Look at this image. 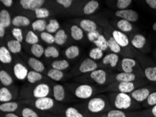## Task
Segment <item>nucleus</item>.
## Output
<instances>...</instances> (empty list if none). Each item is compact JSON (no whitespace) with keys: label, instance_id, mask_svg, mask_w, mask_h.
<instances>
[{"label":"nucleus","instance_id":"nucleus-13","mask_svg":"<svg viewBox=\"0 0 156 117\" xmlns=\"http://www.w3.org/2000/svg\"><path fill=\"white\" fill-rule=\"evenodd\" d=\"M13 73L18 79L24 80L27 77L29 72L25 65L21 63H17L13 66Z\"/></svg>","mask_w":156,"mask_h":117},{"label":"nucleus","instance_id":"nucleus-26","mask_svg":"<svg viewBox=\"0 0 156 117\" xmlns=\"http://www.w3.org/2000/svg\"><path fill=\"white\" fill-rule=\"evenodd\" d=\"M117 27L120 31L122 32H130L133 30V26H132L131 22L128 20L121 19L117 23Z\"/></svg>","mask_w":156,"mask_h":117},{"label":"nucleus","instance_id":"nucleus-46","mask_svg":"<svg viewBox=\"0 0 156 117\" xmlns=\"http://www.w3.org/2000/svg\"><path fill=\"white\" fill-rule=\"evenodd\" d=\"M66 117H84L81 113L78 111L74 107H70L66 109L65 111Z\"/></svg>","mask_w":156,"mask_h":117},{"label":"nucleus","instance_id":"nucleus-60","mask_svg":"<svg viewBox=\"0 0 156 117\" xmlns=\"http://www.w3.org/2000/svg\"><path fill=\"white\" fill-rule=\"evenodd\" d=\"M4 117H19V116L17 115V114H13V112H11V113H7Z\"/></svg>","mask_w":156,"mask_h":117},{"label":"nucleus","instance_id":"nucleus-11","mask_svg":"<svg viewBox=\"0 0 156 117\" xmlns=\"http://www.w3.org/2000/svg\"><path fill=\"white\" fill-rule=\"evenodd\" d=\"M112 37L119 44L121 48H125L129 46V40L127 36L124 32L119 30H113L112 32Z\"/></svg>","mask_w":156,"mask_h":117},{"label":"nucleus","instance_id":"nucleus-38","mask_svg":"<svg viewBox=\"0 0 156 117\" xmlns=\"http://www.w3.org/2000/svg\"><path fill=\"white\" fill-rule=\"evenodd\" d=\"M94 44L96 45L97 47L100 48L103 51H105L108 49V39H106L105 36L102 35L99 37L98 39L94 42Z\"/></svg>","mask_w":156,"mask_h":117},{"label":"nucleus","instance_id":"nucleus-43","mask_svg":"<svg viewBox=\"0 0 156 117\" xmlns=\"http://www.w3.org/2000/svg\"><path fill=\"white\" fill-rule=\"evenodd\" d=\"M25 41L27 44L34 45L38 44V42H39V38H38L37 35L33 31H29L27 35H26Z\"/></svg>","mask_w":156,"mask_h":117},{"label":"nucleus","instance_id":"nucleus-56","mask_svg":"<svg viewBox=\"0 0 156 117\" xmlns=\"http://www.w3.org/2000/svg\"><path fill=\"white\" fill-rule=\"evenodd\" d=\"M147 5L153 9H156V0H146Z\"/></svg>","mask_w":156,"mask_h":117},{"label":"nucleus","instance_id":"nucleus-33","mask_svg":"<svg viewBox=\"0 0 156 117\" xmlns=\"http://www.w3.org/2000/svg\"><path fill=\"white\" fill-rule=\"evenodd\" d=\"M13 98L12 94L10 90L6 87H2L0 89V102H10Z\"/></svg>","mask_w":156,"mask_h":117},{"label":"nucleus","instance_id":"nucleus-44","mask_svg":"<svg viewBox=\"0 0 156 117\" xmlns=\"http://www.w3.org/2000/svg\"><path fill=\"white\" fill-rule=\"evenodd\" d=\"M107 117H129L128 114L123 110L119 109H111L108 112Z\"/></svg>","mask_w":156,"mask_h":117},{"label":"nucleus","instance_id":"nucleus-53","mask_svg":"<svg viewBox=\"0 0 156 117\" xmlns=\"http://www.w3.org/2000/svg\"><path fill=\"white\" fill-rule=\"evenodd\" d=\"M100 35H101L100 33L99 32L98 30H94V31H92V32H87V37L90 42L94 43L97 39H98Z\"/></svg>","mask_w":156,"mask_h":117},{"label":"nucleus","instance_id":"nucleus-49","mask_svg":"<svg viewBox=\"0 0 156 117\" xmlns=\"http://www.w3.org/2000/svg\"><path fill=\"white\" fill-rule=\"evenodd\" d=\"M132 0H117L116 6L119 10L127 9V7L130 5Z\"/></svg>","mask_w":156,"mask_h":117},{"label":"nucleus","instance_id":"nucleus-48","mask_svg":"<svg viewBox=\"0 0 156 117\" xmlns=\"http://www.w3.org/2000/svg\"><path fill=\"white\" fill-rule=\"evenodd\" d=\"M144 106L146 107H153L156 104V90H154L148 95V98L145 101Z\"/></svg>","mask_w":156,"mask_h":117},{"label":"nucleus","instance_id":"nucleus-29","mask_svg":"<svg viewBox=\"0 0 156 117\" xmlns=\"http://www.w3.org/2000/svg\"><path fill=\"white\" fill-rule=\"evenodd\" d=\"M47 76L49 78H51V79L55 81V82H60L64 77V73L62 72V71L52 68L48 71Z\"/></svg>","mask_w":156,"mask_h":117},{"label":"nucleus","instance_id":"nucleus-55","mask_svg":"<svg viewBox=\"0 0 156 117\" xmlns=\"http://www.w3.org/2000/svg\"><path fill=\"white\" fill-rule=\"evenodd\" d=\"M32 0H20V4L23 9H29V7Z\"/></svg>","mask_w":156,"mask_h":117},{"label":"nucleus","instance_id":"nucleus-45","mask_svg":"<svg viewBox=\"0 0 156 117\" xmlns=\"http://www.w3.org/2000/svg\"><path fill=\"white\" fill-rule=\"evenodd\" d=\"M35 16L38 19H44L48 18L50 15V11L46 8H39L34 11Z\"/></svg>","mask_w":156,"mask_h":117},{"label":"nucleus","instance_id":"nucleus-47","mask_svg":"<svg viewBox=\"0 0 156 117\" xmlns=\"http://www.w3.org/2000/svg\"><path fill=\"white\" fill-rule=\"evenodd\" d=\"M40 36H41V39L46 42V44H52L53 43H55V36H53L51 33L48 32H42Z\"/></svg>","mask_w":156,"mask_h":117},{"label":"nucleus","instance_id":"nucleus-36","mask_svg":"<svg viewBox=\"0 0 156 117\" xmlns=\"http://www.w3.org/2000/svg\"><path fill=\"white\" fill-rule=\"evenodd\" d=\"M30 51H31V53H32L33 56L36 57L37 58H39L44 55V51L45 49L44 47L39 44H36L34 45H32L31 49H30Z\"/></svg>","mask_w":156,"mask_h":117},{"label":"nucleus","instance_id":"nucleus-17","mask_svg":"<svg viewBox=\"0 0 156 117\" xmlns=\"http://www.w3.org/2000/svg\"><path fill=\"white\" fill-rule=\"evenodd\" d=\"M131 44L136 49H142L146 44V39L144 35H135L131 40Z\"/></svg>","mask_w":156,"mask_h":117},{"label":"nucleus","instance_id":"nucleus-2","mask_svg":"<svg viewBox=\"0 0 156 117\" xmlns=\"http://www.w3.org/2000/svg\"><path fill=\"white\" fill-rule=\"evenodd\" d=\"M120 67L122 71L127 73H134L136 75V74H139V75H143L144 76V74L143 71H140L136 70L138 68V64L135 60L131 58H124L121 60L120 63Z\"/></svg>","mask_w":156,"mask_h":117},{"label":"nucleus","instance_id":"nucleus-3","mask_svg":"<svg viewBox=\"0 0 156 117\" xmlns=\"http://www.w3.org/2000/svg\"><path fill=\"white\" fill-rule=\"evenodd\" d=\"M154 89L155 88L151 86L138 88L130 93L129 95H131L133 100L137 102L138 103H139V102H144L146 99L148 98V95L151 94V93L154 91Z\"/></svg>","mask_w":156,"mask_h":117},{"label":"nucleus","instance_id":"nucleus-42","mask_svg":"<svg viewBox=\"0 0 156 117\" xmlns=\"http://www.w3.org/2000/svg\"><path fill=\"white\" fill-rule=\"evenodd\" d=\"M60 28V24L58 21L55 19H51L49 21V23L46 26V30L49 33H55L57 32Z\"/></svg>","mask_w":156,"mask_h":117},{"label":"nucleus","instance_id":"nucleus-31","mask_svg":"<svg viewBox=\"0 0 156 117\" xmlns=\"http://www.w3.org/2000/svg\"><path fill=\"white\" fill-rule=\"evenodd\" d=\"M71 36L76 41H80L83 37V32L81 27H78L77 25H73L71 27Z\"/></svg>","mask_w":156,"mask_h":117},{"label":"nucleus","instance_id":"nucleus-28","mask_svg":"<svg viewBox=\"0 0 156 117\" xmlns=\"http://www.w3.org/2000/svg\"><path fill=\"white\" fill-rule=\"evenodd\" d=\"M7 48L12 53H18L22 50V46H21L20 42L16 39L10 40L7 42Z\"/></svg>","mask_w":156,"mask_h":117},{"label":"nucleus","instance_id":"nucleus-27","mask_svg":"<svg viewBox=\"0 0 156 117\" xmlns=\"http://www.w3.org/2000/svg\"><path fill=\"white\" fill-rule=\"evenodd\" d=\"M80 50L77 46H70L65 50V54L68 59H74L79 56Z\"/></svg>","mask_w":156,"mask_h":117},{"label":"nucleus","instance_id":"nucleus-24","mask_svg":"<svg viewBox=\"0 0 156 117\" xmlns=\"http://www.w3.org/2000/svg\"><path fill=\"white\" fill-rule=\"evenodd\" d=\"M13 25L16 27H26L30 24V20L29 18L23 16H16L12 20Z\"/></svg>","mask_w":156,"mask_h":117},{"label":"nucleus","instance_id":"nucleus-57","mask_svg":"<svg viewBox=\"0 0 156 117\" xmlns=\"http://www.w3.org/2000/svg\"><path fill=\"white\" fill-rule=\"evenodd\" d=\"M0 1L6 7H11L13 4V0H0Z\"/></svg>","mask_w":156,"mask_h":117},{"label":"nucleus","instance_id":"nucleus-61","mask_svg":"<svg viewBox=\"0 0 156 117\" xmlns=\"http://www.w3.org/2000/svg\"><path fill=\"white\" fill-rule=\"evenodd\" d=\"M153 30L155 31V32H156V22L155 23H153Z\"/></svg>","mask_w":156,"mask_h":117},{"label":"nucleus","instance_id":"nucleus-19","mask_svg":"<svg viewBox=\"0 0 156 117\" xmlns=\"http://www.w3.org/2000/svg\"><path fill=\"white\" fill-rule=\"evenodd\" d=\"M0 61L4 64H9L12 62V56L8 48L5 46L0 48Z\"/></svg>","mask_w":156,"mask_h":117},{"label":"nucleus","instance_id":"nucleus-18","mask_svg":"<svg viewBox=\"0 0 156 117\" xmlns=\"http://www.w3.org/2000/svg\"><path fill=\"white\" fill-rule=\"evenodd\" d=\"M28 64L33 70L38 71V72L41 73L45 70L44 63L37 58H30L28 60Z\"/></svg>","mask_w":156,"mask_h":117},{"label":"nucleus","instance_id":"nucleus-39","mask_svg":"<svg viewBox=\"0 0 156 117\" xmlns=\"http://www.w3.org/2000/svg\"><path fill=\"white\" fill-rule=\"evenodd\" d=\"M32 29L35 31H38V32H44L45 30H46L47 24L45 20L43 19H39L32 23Z\"/></svg>","mask_w":156,"mask_h":117},{"label":"nucleus","instance_id":"nucleus-58","mask_svg":"<svg viewBox=\"0 0 156 117\" xmlns=\"http://www.w3.org/2000/svg\"><path fill=\"white\" fill-rule=\"evenodd\" d=\"M151 117H156V104L155 106L151 107L149 110V116Z\"/></svg>","mask_w":156,"mask_h":117},{"label":"nucleus","instance_id":"nucleus-23","mask_svg":"<svg viewBox=\"0 0 156 117\" xmlns=\"http://www.w3.org/2000/svg\"><path fill=\"white\" fill-rule=\"evenodd\" d=\"M12 23V20L11 18L10 13L8 11L2 10L0 12V25H2L4 27H8Z\"/></svg>","mask_w":156,"mask_h":117},{"label":"nucleus","instance_id":"nucleus-34","mask_svg":"<svg viewBox=\"0 0 156 117\" xmlns=\"http://www.w3.org/2000/svg\"><path fill=\"white\" fill-rule=\"evenodd\" d=\"M52 68L58 70H65L69 67V62L66 60H55L52 63Z\"/></svg>","mask_w":156,"mask_h":117},{"label":"nucleus","instance_id":"nucleus-6","mask_svg":"<svg viewBox=\"0 0 156 117\" xmlns=\"http://www.w3.org/2000/svg\"><path fill=\"white\" fill-rule=\"evenodd\" d=\"M93 93V88L88 84L80 85L75 89L74 94L79 99H88Z\"/></svg>","mask_w":156,"mask_h":117},{"label":"nucleus","instance_id":"nucleus-35","mask_svg":"<svg viewBox=\"0 0 156 117\" xmlns=\"http://www.w3.org/2000/svg\"><path fill=\"white\" fill-rule=\"evenodd\" d=\"M108 49L112 51V53L118 54L121 52V47L113 37H110L108 39Z\"/></svg>","mask_w":156,"mask_h":117},{"label":"nucleus","instance_id":"nucleus-10","mask_svg":"<svg viewBox=\"0 0 156 117\" xmlns=\"http://www.w3.org/2000/svg\"><path fill=\"white\" fill-rule=\"evenodd\" d=\"M90 78L94 82H96L99 85H104L107 81V74L104 70L101 69H97L96 70L90 72Z\"/></svg>","mask_w":156,"mask_h":117},{"label":"nucleus","instance_id":"nucleus-59","mask_svg":"<svg viewBox=\"0 0 156 117\" xmlns=\"http://www.w3.org/2000/svg\"><path fill=\"white\" fill-rule=\"evenodd\" d=\"M5 27L2 25H0V37L2 38L5 35Z\"/></svg>","mask_w":156,"mask_h":117},{"label":"nucleus","instance_id":"nucleus-32","mask_svg":"<svg viewBox=\"0 0 156 117\" xmlns=\"http://www.w3.org/2000/svg\"><path fill=\"white\" fill-rule=\"evenodd\" d=\"M67 39V35L66 34L65 30H59L55 33V43L56 44L61 46L65 44Z\"/></svg>","mask_w":156,"mask_h":117},{"label":"nucleus","instance_id":"nucleus-1","mask_svg":"<svg viewBox=\"0 0 156 117\" xmlns=\"http://www.w3.org/2000/svg\"><path fill=\"white\" fill-rule=\"evenodd\" d=\"M112 101L113 105L116 109L127 111L134 109L137 107L138 103L131 97L129 93H118L112 95Z\"/></svg>","mask_w":156,"mask_h":117},{"label":"nucleus","instance_id":"nucleus-8","mask_svg":"<svg viewBox=\"0 0 156 117\" xmlns=\"http://www.w3.org/2000/svg\"><path fill=\"white\" fill-rule=\"evenodd\" d=\"M36 108L41 111L49 110L54 106V100L48 97L37 98L34 102Z\"/></svg>","mask_w":156,"mask_h":117},{"label":"nucleus","instance_id":"nucleus-12","mask_svg":"<svg viewBox=\"0 0 156 117\" xmlns=\"http://www.w3.org/2000/svg\"><path fill=\"white\" fill-rule=\"evenodd\" d=\"M50 93V87L46 83H40L34 88L33 90V95L36 98L47 97Z\"/></svg>","mask_w":156,"mask_h":117},{"label":"nucleus","instance_id":"nucleus-14","mask_svg":"<svg viewBox=\"0 0 156 117\" xmlns=\"http://www.w3.org/2000/svg\"><path fill=\"white\" fill-rule=\"evenodd\" d=\"M136 76L134 73H127L121 71L118 73L114 76V80L117 82H134L136 79Z\"/></svg>","mask_w":156,"mask_h":117},{"label":"nucleus","instance_id":"nucleus-20","mask_svg":"<svg viewBox=\"0 0 156 117\" xmlns=\"http://www.w3.org/2000/svg\"><path fill=\"white\" fill-rule=\"evenodd\" d=\"M53 96L58 102H62L65 100V88L60 84H56L53 86Z\"/></svg>","mask_w":156,"mask_h":117},{"label":"nucleus","instance_id":"nucleus-5","mask_svg":"<svg viewBox=\"0 0 156 117\" xmlns=\"http://www.w3.org/2000/svg\"><path fill=\"white\" fill-rule=\"evenodd\" d=\"M137 84L134 82H118L115 83L112 88V90L119 93H130L133 90L136 89Z\"/></svg>","mask_w":156,"mask_h":117},{"label":"nucleus","instance_id":"nucleus-51","mask_svg":"<svg viewBox=\"0 0 156 117\" xmlns=\"http://www.w3.org/2000/svg\"><path fill=\"white\" fill-rule=\"evenodd\" d=\"M44 2L45 0H32V2L30 5L29 10L35 11L37 9L41 8V6L44 4Z\"/></svg>","mask_w":156,"mask_h":117},{"label":"nucleus","instance_id":"nucleus-22","mask_svg":"<svg viewBox=\"0 0 156 117\" xmlns=\"http://www.w3.org/2000/svg\"><path fill=\"white\" fill-rule=\"evenodd\" d=\"M80 26L83 30L86 31L87 32H92V31L97 30L98 26L94 21L88 19H84L80 23Z\"/></svg>","mask_w":156,"mask_h":117},{"label":"nucleus","instance_id":"nucleus-50","mask_svg":"<svg viewBox=\"0 0 156 117\" xmlns=\"http://www.w3.org/2000/svg\"><path fill=\"white\" fill-rule=\"evenodd\" d=\"M23 117H39L37 112L33 110L31 108L25 107L22 110Z\"/></svg>","mask_w":156,"mask_h":117},{"label":"nucleus","instance_id":"nucleus-4","mask_svg":"<svg viewBox=\"0 0 156 117\" xmlns=\"http://www.w3.org/2000/svg\"><path fill=\"white\" fill-rule=\"evenodd\" d=\"M106 107V102L101 97H94L90 100L87 104V109L94 114H98L104 111Z\"/></svg>","mask_w":156,"mask_h":117},{"label":"nucleus","instance_id":"nucleus-9","mask_svg":"<svg viewBox=\"0 0 156 117\" xmlns=\"http://www.w3.org/2000/svg\"><path fill=\"white\" fill-rule=\"evenodd\" d=\"M98 69V64L90 58H86L79 66V71L81 73L92 72Z\"/></svg>","mask_w":156,"mask_h":117},{"label":"nucleus","instance_id":"nucleus-40","mask_svg":"<svg viewBox=\"0 0 156 117\" xmlns=\"http://www.w3.org/2000/svg\"><path fill=\"white\" fill-rule=\"evenodd\" d=\"M59 56H60V53H59L58 50L57 49L55 46H48L46 49H45L44 56L46 57V58H58Z\"/></svg>","mask_w":156,"mask_h":117},{"label":"nucleus","instance_id":"nucleus-21","mask_svg":"<svg viewBox=\"0 0 156 117\" xmlns=\"http://www.w3.org/2000/svg\"><path fill=\"white\" fill-rule=\"evenodd\" d=\"M18 108V104L16 102H2L0 105V110L2 112H6V113H11L16 111Z\"/></svg>","mask_w":156,"mask_h":117},{"label":"nucleus","instance_id":"nucleus-54","mask_svg":"<svg viewBox=\"0 0 156 117\" xmlns=\"http://www.w3.org/2000/svg\"><path fill=\"white\" fill-rule=\"evenodd\" d=\"M56 1L65 8H69L73 2V0H56Z\"/></svg>","mask_w":156,"mask_h":117},{"label":"nucleus","instance_id":"nucleus-16","mask_svg":"<svg viewBox=\"0 0 156 117\" xmlns=\"http://www.w3.org/2000/svg\"><path fill=\"white\" fill-rule=\"evenodd\" d=\"M119 61V55L114 53H108L102 59V63L104 64H108L111 68H114L118 65Z\"/></svg>","mask_w":156,"mask_h":117},{"label":"nucleus","instance_id":"nucleus-15","mask_svg":"<svg viewBox=\"0 0 156 117\" xmlns=\"http://www.w3.org/2000/svg\"><path fill=\"white\" fill-rule=\"evenodd\" d=\"M144 74L148 82L156 84V65H148L144 69Z\"/></svg>","mask_w":156,"mask_h":117},{"label":"nucleus","instance_id":"nucleus-41","mask_svg":"<svg viewBox=\"0 0 156 117\" xmlns=\"http://www.w3.org/2000/svg\"><path fill=\"white\" fill-rule=\"evenodd\" d=\"M89 56L90 58L94 60H100L103 58L104 56L103 51L98 47L93 48V49H91L90 51Z\"/></svg>","mask_w":156,"mask_h":117},{"label":"nucleus","instance_id":"nucleus-7","mask_svg":"<svg viewBox=\"0 0 156 117\" xmlns=\"http://www.w3.org/2000/svg\"><path fill=\"white\" fill-rule=\"evenodd\" d=\"M115 15L124 20H128L129 22H136L139 20V13L132 9H123L115 11Z\"/></svg>","mask_w":156,"mask_h":117},{"label":"nucleus","instance_id":"nucleus-37","mask_svg":"<svg viewBox=\"0 0 156 117\" xmlns=\"http://www.w3.org/2000/svg\"><path fill=\"white\" fill-rule=\"evenodd\" d=\"M42 78H43V76H42L41 73L32 70L29 71L27 79L30 83H34L41 81L42 79Z\"/></svg>","mask_w":156,"mask_h":117},{"label":"nucleus","instance_id":"nucleus-30","mask_svg":"<svg viewBox=\"0 0 156 117\" xmlns=\"http://www.w3.org/2000/svg\"><path fill=\"white\" fill-rule=\"evenodd\" d=\"M0 81L4 86H9L13 82L12 77L5 70L0 71Z\"/></svg>","mask_w":156,"mask_h":117},{"label":"nucleus","instance_id":"nucleus-52","mask_svg":"<svg viewBox=\"0 0 156 117\" xmlns=\"http://www.w3.org/2000/svg\"><path fill=\"white\" fill-rule=\"evenodd\" d=\"M12 35L13 36V37L15 38L16 40L17 41L22 42L23 40V32L21 29H20L19 27H16L13 28L12 30Z\"/></svg>","mask_w":156,"mask_h":117},{"label":"nucleus","instance_id":"nucleus-25","mask_svg":"<svg viewBox=\"0 0 156 117\" xmlns=\"http://www.w3.org/2000/svg\"><path fill=\"white\" fill-rule=\"evenodd\" d=\"M99 7V3L96 0H91L87 2L83 8V13L86 15H90L95 12Z\"/></svg>","mask_w":156,"mask_h":117}]
</instances>
